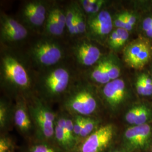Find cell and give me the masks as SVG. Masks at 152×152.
I'll return each mask as SVG.
<instances>
[{
	"label": "cell",
	"mask_w": 152,
	"mask_h": 152,
	"mask_svg": "<svg viewBox=\"0 0 152 152\" xmlns=\"http://www.w3.org/2000/svg\"><path fill=\"white\" fill-rule=\"evenodd\" d=\"M13 119L16 127L22 132L27 133L31 130L33 122L26 98L21 97L16 99Z\"/></svg>",
	"instance_id": "cell-17"
},
{
	"label": "cell",
	"mask_w": 152,
	"mask_h": 152,
	"mask_svg": "<svg viewBox=\"0 0 152 152\" xmlns=\"http://www.w3.org/2000/svg\"><path fill=\"white\" fill-rule=\"evenodd\" d=\"M66 117L65 115H60L56 118L55 125L54 136L60 145L68 149L71 147L66 135Z\"/></svg>",
	"instance_id": "cell-23"
},
{
	"label": "cell",
	"mask_w": 152,
	"mask_h": 152,
	"mask_svg": "<svg viewBox=\"0 0 152 152\" xmlns=\"http://www.w3.org/2000/svg\"><path fill=\"white\" fill-rule=\"evenodd\" d=\"M102 47L86 37L77 38L71 46V56L77 65L87 70L107 53L103 52Z\"/></svg>",
	"instance_id": "cell-12"
},
{
	"label": "cell",
	"mask_w": 152,
	"mask_h": 152,
	"mask_svg": "<svg viewBox=\"0 0 152 152\" xmlns=\"http://www.w3.org/2000/svg\"><path fill=\"white\" fill-rule=\"evenodd\" d=\"M86 16V38L105 48L109 36L114 29L113 12L107 7L95 15Z\"/></svg>",
	"instance_id": "cell-9"
},
{
	"label": "cell",
	"mask_w": 152,
	"mask_h": 152,
	"mask_svg": "<svg viewBox=\"0 0 152 152\" xmlns=\"http://www.w3.org/2000/svg\"><path fill=\"white\" fill-rule=\"evenodd\" d=\"M10 106L4 99L0 102V127L4 129L8 125L10 117Z\"/></svg>",
	"instance_id": "cell-26"
},
{
	"label": "cell",
	"mask_w": 152,
	"mask_h": 152,
	"mask_svg": "<svg viewBox=\"0 0 152 152\" xmlns=\"http://www.w3.org/2000/svg\"><path fill=\"white\" fill-rule=\"evenodd\" d=\"M102 124L98 117H86L81 134V137H87L90 135Z\"/></svg>",
	"instance_id": "cell-24"
},
{
	"label": "cell",
	"mask_w": 152,
	"mask_h": 152,
	"mask_svg": "<svg viewBox=\"0 0 152 152\" xmlns=\"http://www.w3.org/2000/svg\"><path fill=\"white\" fill-rule=\"evenodd\" d=\"M109 54L107 52L95 65L87 69L85 77L98 87L108 83L110 82L109 77Z\"/></svg>",
	"instance_id": "cell-16"
},
{
	"label": "cell",
	"mask_w": 152,
	"mask_h": 152,
	"mask_svg": "<svg viewBox=\"0 0 152 152\" xmlns=\"http://www.w3.org/2000/svg\"><path fill=\"white\" fill-rule=\"evenodd\" d=\"M10 143L6 139L1 138L0 140V152H8L10 148Z\"/></svg>",
	"instance_id": "cell-31"
},
{
	"label": "cell",
	"mask_w": 152,
	"mask_h": 152,
	"mask_svg": "<svg viewBox=\"0 0 152 152\" xmlns=\"http://www.w3.org/2000/svg\"><path fill=\"white\" fill-rule=\"evenodd\" d=\"M151 102H152V101H151Z\"/></svg>",
	"instance_id": "cell-36"
},
{
	"label": "cell",
	"mask_w": 152,
	"mask_h": 152,
	"mask_svg": "<svg viewBox=\"0 0 152 152\" xmlns=\"http://www.w3.org/2000/svg\"><path fill=\"white\" fill-rule=\"evenodd\" d=\"M136 35L137 37L146 38L152 43V1L143 0Z\"/></svg>",
	"instance_id": "cell-18"
},
{
	"label": "cell",
	"mask_w": 152,
	"mask_h": 152,
	"mask_svg": "<svg viewBox=\"0 0 152 152\" xmlns=\"http://www.w3.org/2000/svg\"></svg>",
	"instance_id": "cell-35"
},
{
	"label": "cell",
	"mask_w": 152,
	"mask_h": 152,
	"mask_svg": "<svg viewBox=\"0 0 152 152\" xmlns=\"http://www.w3.org/2000/svg\"><path fill=\"white\" fill-rule=\"evenodd\" d=\"M64 32L65 31L60 27L57 22L54 6L52 5L45 23L42 34L50 37L59 38L64 34Z\"/></svg>",
	"instance_id": "cell-20"
},
{
	"label": "cell",
	"mask_w": 152,
	"mask_h": 152,
	"mask_svg": "<svg viewBox=\"0 0 152 152\" xmlns=\"http://www.w3.org/2000/svg\"><path fill=\"white\" fill-rule=\"evenodd\" d=\"M147 152H152V144L151 145V147H149V149H148Z\"/></svg>",
	"instance_id": "cell-34"
},
{
	"label": "cell",
	"mask_w": 152,
	"mask_h": 152,
	"mask_svg": "<svg viewBox=\"0 0 152 152\" xmlns=\"http://www.w3.org/2000/svg\"><path fill=\"white\" fill-rule=\"evenodd\" d=\"M23 54L34 71H39L65 61L66 49L59 38L42 34L31 42Z\"/></svg>",
	"instance_id": "cell-4"
},
{
	"label": "cell",
	"mask_w": 152,
	"mask_h": 152,
	"mask_svg": "<svg viewBox=\"0 0 152 152\" xmlns=\"http://www.w3.org/2000/svg\"><path fill=\"white\" fill-rule=\"evenodd\" d=\"M85 117L82 115H74L73 117V131L76 140L77 139L81 137L82 130L85 123Z\"/></svg>",
	"instance_id": "cell-27"
},
{
	"label": "cell",
	"mask_w": 152,
	"mask_h": 152,
	"mask_svg": "<svg viewBox=\"0 0 152 152\" xmlns=\"http://www.w3.org/2000/svg\"><path fill=\"white\" fill-rule=\"evenodd\" d=\"M125 66L134 71L144 69L152 61V43L146 38L131 39L122 52Z\"/></svg>",
	"instance_id": "cell-7"
},
{
	"label": "cell",
	"mask_w": 152,
	"mask_h": 152,
	"mask_svg": "<svg viewBox=\"0 0 152 152\" xmlns=\"http://www.w3.org/2000/svg\"><path fill=\"white\" fill-rule=\"evenodd\" d=\"M76 19L80 34V38L86 37L87 16L78 2H76Z\"/></svg>",
	"instance_id": "cell-25"
},
{
	"label": "cell",
	"mask_w": 152,
	"mask_h": 152,
	"mask_svg": "<svg viewBox=\"0 0 152 152\" xmlns=\"http://www.w3.org/2000/svg\"><path fill=\"white\" fill-rule=\"evenodd\" d=\"M30 30L12 16L5 13L0 15V42L2 47L16 48L27 39Z\"/></svg>",
	"instance_id": "cell-11"
},
{
	"label": "cell",
	"mask_w": 152,
	"mask_h": 152,
	"mask_svg": "<svg viewBox=\"0 0 152 152\" xmlns=\"http://www.w3.org/2000/svg\"><path fill=\"white\" fill-rule=\"evenodd\" d=\"M146 68L148 69V71H149V72L151 76L152 77V61L151 62V63L148 65V66H147Z\"/></svg>",
	"instance_id": "cell-32"
},
{
	"label": "cell",
	"mask_w": 152,
	"mask_h": 152,
	"mask_svg": "<svg viewBox=\"0 0 152 152\" xmlns=\"http://www.w3.org/2000/svg\"><path fill=\"white\" fill-rule=\"evenodd\" d=\"M30 152H57L54 149L45 144H37L32 147Z\"/></svg>",
	"instance_id": "cell-30"
},
{
	"label": "cell",
	"mask_w": 152,
	"mask_h": 152,
	"mask_svg": "<svg viewBox=\"0 0 152 152\" xmlns=\"http://www.w3.org/2000/svg\"><path fill=\"white\" fill-rule=\"evenodd\" d=\"M77 78L74 70L65 61L35 71L34 94L46 103L63 98Z\"/></svg>",
	"instance_id": "cell-2"
},
{
	"label": "cell",
	"mask_w": 152,
	"mask_h": 152,
	"mask_svg": "<svg viewBox=\"0 0 152 152\" xmlns=\"http://www.w3.org/2000/svg\"><path fill=\"white\" fill-rule=\"evenodd\" d=\"M122 118L126 127L152 124V102L139 99L125 110Z\"/></svg>",
	"instance_id": "cell-14"
},
{
	"label": "cell",
	"mask_w": 152,
	"mask_h": 152,
	"mask_svg": "<svg viewBox=\"0 0 152 152\" xmlns=\"http://www.w3.org/2000/svg\"><path fill=\"white\" fill-rule=\"evenodd\" d=\"M110 1L107 0H81L78 4L86 16L95 15L107 8Z\"/></svg>",
	"instance_id": "cell-22"
},
{
	"label": "cell",
	"mask_w": 152,
	"mask_h": 152,
	"mask_svg": "<svg viewBox=\"0 0 152 152\" xmlns=\"http://www.w3.org/2000/svg\"><path fill=\"white\" fill-rule=\"evenodd\" d=\"M65 131H66V135L67 137V139L71 148L74 145L76 140L74 135L73 120L72 118H71L70 117H66Z\"/></svg>",
	"instance_id": "cell-29"
},
{
	"label": "cell",
	"mask_w": 152,
	"mask_h": 152,
	"mask_svg": "<svg viewBox=\"0 0 152 152\" xmlns=\"http://www.w3.org/2000/svg\"><path fill=\"white\" fill-rule=\"evenodd\" d=\"M33 124L39 136L50 139L54 136L56 115L48 105L34 94L26 99Z\"/></svg>",
	"instance_id": "cell-6"
},
{
	"label": "cell",
	"mask_w": 152,
	"mask_h": 152,
	"mask_svg": "<svg viewBox=\"0 0 152 152\" xmlns=\"http://www.w3.org/2000/svg\"><path fill=\"white\" fill-rule=\"evenodd\" d=\"M35 71L23 53L1 46L0 86L8 95L26 99L34 94Z\"/></svg>",
	"instance_id": "cell-1"
},
{
	"label": "cell",
	"mask_w": 152,
	"mask_h": 152,
	"mask_svg": "<svg viewBox=\"0 0 152 152\" xmlns=\"http://www.w3.org/2000/svg\"><path fill=\"white\" fill-rule=\"evenodd\" d=\"M118 135V128L113 123L102 125L87 137L81 147V152H105L113 145Z\"/></svg>",
	"instance_id": "cell-13"
},
{
	"label": "cell",
	"mask_w": 152,
	"mask_h": 152,
	"mask_svg": "<svg viewBox=\"0 0 152 152\" xmlns=\"http://www.w3.org/2000/svg\"><path fill=\"white\" fill-rule=\"evenodd\" d=\"M65 10L66 30L72 37L80 38V34L76 19V2L72 3L66 7Z\"/></svg>",
	"instance_id": "cell-21"
},
{
	"label": "cell",
	"mask_w": 152,
	"mask_h": 152,
	"mask_svg": "<svg viewBox=\"0 0 152 152\" xmlns=\"http://www.w3.org/2000/svg\"><path fill=\"white\" fill-rule=\"evenodd\" d=\"M152 144V123L126 127L120 137V148L125 152H147Z\"/></svg>",
	"instance_id": "cell-8"
},
{
	"label": "cell",
	"mask_w": 152,
	"mask_h": 152,
	"mask_svg": "<svg viewBox=\"0 0 152 152\" xmlns=\"http://www.w3.org/2000/svg\"><path fill=\"white\" fill-rule=\"evenodd\" d=\"M98 92L104 108L113 117L122 115L131 104L139 99L132 87L130 77L125 75L98 87Z\"/></svg>",
	"instance_id": "cell-5"
},
{
	"label": "cell",
	"mask_w": 152,
	"mask_h": 152,
	"mask_svg": "<svg viewBox=\"0 0 152 152\" xmlns=\"http://www.w3.org/2000/svg\"><path fill=\"white\" fill-rule=\"evenodd\" d=\"M130 79L134 92L138 99L152 101V78L147 68L134 71L130 76Z\"/></svg>",
	"instance_id": "cell-15"
},
{
	"label": "cell",
	"mask_w": 152,
	"mask_h": 152,
	"mask_svg": "<svg viewBox=\"0 0 152 152\" xmlns=\"http://www.w3.org/2000/svg\"><path fill=\"white\" fill-rule=\"evenodd\" d=\"M132 34L124 28H114L107 39L105 48L109 51L118 54L122 53L126 46L130 41Z\"/></svg>",
	"instance_id": "cell-19"
},
{
	"label": "cell",
	"mask_w": 152,
	"mask_h": 152,
	"mask_svg": "<svg viewBox=\"0 0 152 152\" xmlns=\"http://www.w3.org/2000/svg\"><path fill=\"white\" fill-rule=\"evenodd\" d=\"M52 4L43 0L25 2L20 11V20L30 31H43L44 25Z\"/></svg>",
	"instance_id": "cell-10"
},
{
	"label": "cell",
	"mask_w": 152,
	"mask_h": 152,
	"mask_svg": "<svg viewBox=\"0 0 152 152\" xmlns=\"http://www.w3.org/2000/svg\"><path fill=\"white\" fill-rule=\"evenodd\" d=\"M113 23L114 28H124L126 29L125 16L122 9L113 12Z\"/></svg>",
	"instance_id": "cell-28"
},
{
	"label": "cell",
	"mask_w": 152,
	"mask_h": 152,
	"mask_svg": "<svg viewBox=\"0 0 152 152\" xmlns=\"http://www.w3.org/2000/svg\"><path fill=\"white\" fill-rule=\"evenodd\" d=\"M121 149L120 148H118V149H117L112 150V151H110L108 152H121Z\"/></svg>",
	"instance_id": "cell-33"
},
{
	"label": "cell",
	"mask_w": 152,
	"mask_h": 152,
	"mask_svg": "<svg viewBox=\"0 0 152 152\" xmlns=\"http://www.w3.org/2000/svg\"><path fill=\"white\" fill-rule=\"evenodd\" d=\"M63 105L73 115L98 117L103 107L99 97L98 87L85 77H77L63 96Z\"/></svg>",
	"instance_id": "cell-3"
}]
</instances>
